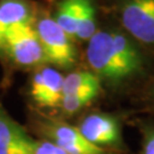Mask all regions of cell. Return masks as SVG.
I'll use <instances>...</instances> for the list:
<instances>
[{
  "mask_svg": "<svg viewBox=\"0 0 154 154\" xmlns=\"http://www.w3.org/2000/svg\"><path fill=\"white\" fill-rule=\"evenodd\" d=\"M49 1H53V0H49Z\"/></svg>",
  "mask_w": 154,
  "mask_h": 154,
  "instance_id": "ac0fdd59",
  "label": "cell"
},
{
  "mask_svg": "<svg viewBox=\"0 0 154 154\" xmlns=\"http://www.w3.org/2000/svg\"><path fill=\"white\" fill-rule=\"evenodd\" d=\"M143 154H154V130H151L145 138Z\"/></svg>",
  "mask_w": 154,
  "mask_h": 154,
  "instance_id": "9a60e30c",
  "label": "cell"
},
{
  "mask_svg": "<svg viewBox=\"0 0 154 154\" xmlns=\"http://www.w3.org/2000/svg\"><path fill=\"white\" fill-rule=\"evenodd\" d=\"M0 58L16 69L37 67L46 63L34 24L20 26L0 37Z\"/></svg>",
  "mask_w": 154,
  "mask_h": 154,
  "instance_id": "7a4b0ae2",
  "label": "cell"
},
{
  "mask_svg": "<svg viewBox=\"0 0 154 154\" xmlns=\"http://www.w3.org/2000/svg\"><path fill=\"white\" fill-rule=\"evenodd\" d=\"M99 87H100V80L94 72L77 71L64 77L63 93L64 96H67Z\"/></svg>",
  "mask_w": 154,
  "mask_h": 154,
  "instance_id": "8fae6325",
  "label": "cell"
},
{
  "mask_svg": "<svg viewBox=\"0 0 154 154\" xmlns=\"http://www.w3.org/2000/svg\"><path fill=\"white\" fill-rule=\"evenodd\" d=\"M47 135L66 154H102L104 151L90 144L80 130L65 122H50L47 125Z\"/></svg>",
  "mask_w": 154,
  "mask_h": 154,
  "instance_id": "52a82bcc",
  "label": "cell"
},
{
  "mask_svg": "<svg viewBox=\"0 0 154 154\" xmlns=\"http://www.w3.org/2000/svg\"><path fill=\"white\" fill-rule=\"evenodd\" d=\"M119 17L132 38L154 47V0H122Z\"/></svg>",
  "mask_w": 154,
  "mask_h": 154,
  "instance_id": "277c9868",
  "label": "cell"
},
{
  "mask_svg": "<svg viewBox=\"0 0 154 154\" xmlns=\"http://www.w3.org/2000/svg\"><path fill=\"white\" fill-rule=\"evenodd\" d=\"M81 0H62L54 14V21L70 37H75Z\"/></svg>",
  "mask_w": 154,
  "mask_h": 154,
  "instance_id": "30bf717a",
  "label": "cell"
},
{
  "mask_svg": "<svg viewBox=\"0 0 154 154\" xmlns=\"http://www.w3.org/2000/svg\"><path fill=\"white\" fill-rule=\"evenodd\" d=\"M64 77L54 67H42L33 74L30 83V96L40 107L61 106Z\"/></svg>",
  "mask_w": 154,
  "mask_h": 154,
  "instance_id": "8992f818",
  "label": "cell"
},
{
  "mask_svg": "<svg viewBox=\"0 0 154 154\" xmlns=\"http://www.w3.org/2000/svg\"><path fill=\"white\" fill-rule=\"evenodd\" d=\"M87 61L93 72L111 86L140 74L145 60L130 38L114 30H97L87 47Z\"/></svg>",
  "mask_w": 154,
  "mask_h": 154,
  "instance_id": "6da1fadb",
  "label": "cell"
},
{
  "mask_svg": "<svg viewBox=\"0 0 154 154\" xmlns=\"http://www.w3.org/2000/svg\"><path fill=\"white\" fill-rule=\"evenodd\" d=\"M97 31L96 26V11L93 0H81L80 13L78 17L75 38L80 40H90Z\"/></svg>",
  "mask_w": 154,
  "mask_h": 154,
  "instance_id": "7c38bea8",
  "label": "cell"
},
{
  "mask_svg": "<svg viewBox=\"0 0 154 154\" xmlns=\"http://www.w3.org/2000/svg\"><path fill=\"white\" fill-rule=\"evenodd\" d=\"M90 144L102 147H119L122 145L121 125L116 116L106 113H93L78 127Z\"/></svg>",
  "mask_w": 154,
  "mask_h": 154,
  "instance_id": "5b68a950",
  "label": "cell"
},
{
  "mask_svg": "<svg viewBox=\"0 0 154 154\" xmlns=\"http://www.w3.org/2000/svg\"><path fill=\"white\" fill-rule=\"evenodd\" d=\"M0 142L9 146L33 153L35 140L32 139L0 104Z\"/></svg>",
  "mask_w": 154,
  "mask_h": 154,
  "instance_id": "9c48e42d",
  "label": "cell"
},
{
  "mask_svg": "<svg viewBox=\"0 0 154 154\" xmlns=\"http://www.w3.org/2000/svg\"><path fill=\"white\" fill-rule=\"evenodd\" d=\"M37 20L30 0H0V37L24 25H33Z\"/></svg>",
  "mask_w": 154,
  "mask_h": 154,
  "instance_id": "ba28073f",
  "label": "cell"
},
{
  "mask_svg": "<svg viewBox=\"0 0 154 154\" xmlns=\"http://www.w3.org/2000/svg\"><path fill=\"white\" fill-rule=\"evenodd\" d=\"M32 154H66L62 149L50 140H41L34 143Z\"/></svg>",
  "mask_w": 154,
  "mask_h": 154,
  "instance_id": "5bb4252c",
  "label": "cell"
},
{
  "mask_svg": "<svg viewBox=\"0 0 154 154\" xmlns=\"http://www.w3.org/2000/svg\"><path fill=\"white\" fill-rule=\"evenodd\" d=\"M152 96H153V99H154V87H153V91H152Z\"/></svg>",
  "mask_w": 154,
  "mask_h": 154,
  "instance_id": "e0dca14e",
  "label": "cell"
},
{
  "mask_svg": "<svg viewBox=\"0 0 154 154\" xmlns=\"http://www.w3.org/2000/svg\"><path fill=\"white\" fill-rule=\"evenodd\" d=\"M34 29L44 50L46 63L62 69H70L75 64L77 50L72 38L57 25L53 17L48 15L37 17Z\"/></svg>",
  "mask_w": 154,
  "mask_h": 154,
  "instance_id": "3957f363",
  "label": "cell"
},
{
  "mask_svg": "<svg viewBox=\"0 0 154 154\" xmlns=\"http://www.w3.org/2000/svg\"><path fill=\"white\" fill-rule=\"evenodd\" d=\"M0 154H31L26 152V151H23V149H16V147H13L9 146L7 144H4L0 142Z\"/></svg>",
  "mask_w": 154,
  "mask_h": 154,
  "instance_id": "2e32d148",
  "label": "cell"
},
{
  "mask_svg": "<svg viewBox=\"0 0 154 154\" xmlns=\"http://www.w3.org/2000/svg\"><path fill=\"white\" fill-rule=\"evenodd\" d=\"M99 93H100V87L64 96L61 103L62 110L67 116L74 114L78 111L82 110L85 106L90 104L93 100H95L98 97Z\"/></svg>",
  "mask_w": 154,
  "mask_h": 154,
  "instance_id": "4fadbf2b",
  "label": "cell"
}]
</instances>
